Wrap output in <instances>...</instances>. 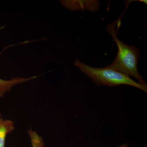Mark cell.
I'll use <instances>...</instances> for the list:
<instances>
[{
    "label": "cell",
    "mask_w": 147,
    "mask_h": 147,
    "mask_svg": "<svg viewBox=\"0 0 147 147\" xmlns=\"http://www.w3.org/2000/svg\"><path fill=\"white\" fill-rule=\"evenodd\" d=\"M4 28V26L1 27L0 30ZM37 76H33L28 78L16 77L7 80L0 79V98L3 97L6 94L10 91L14 86L29 82L36 79Z\"/></svg>",
    "instance_id": "4"
},
{
    "label": "cell",
    "mask_w": 147,
    "mask_h": 147,
    "mask_svg": "<svg viewBox=\"0 0 147 147\" xmlns=\"http://www.w3.org/2000/svg\"><path fill=\"white\" fill-rule=\"evenodd\" d=\"M30 140L32 147H44L45 144L43 139L36 131H34L31 128L28 131Z\"/></svg>",
    "instance_id": "6"
},
{
    "label": "cell",
    "mask_w": 147,
    "mask_h": 147,
    "mask_svg": "<svg viewBox=\"0 0 147 147\" xmlns=\"http://www.w3.org/2000/svg\"><path fill=\"white\" fill-rule=\"evenodd\" d=\"M80 71L91 79L97 86L102 85L109 87L121 85L132 86L147 93V85H141L135 82L129 76L107 67H92L76 59L74 63Z\"/></svg>",
    "instance_id": "2"
},
{
    "label": "cell",
    "mask_w": 147,
    "mask_h": 147,
    "mask_svg": "<svg viewBox=\"0 0 147 147\" xmlns=\"http://www.w3.org/2000/svg\"><path fill=\"white\" fill-rule=\"evenodd\" d=\"M117 147H128V146H127L126 144H123L120 145L119 146Z\"/></svg>",
    "instance_id": "7"
},
{
    "label": "cell",
    "mask_w": 147,
    "mask_h": 147,
    "mask_svg": "<svg viewBox=\"0 0 147 147\" xmlns=\"http://www.w3.org/2000/svg\"><path fill=\"white\" fill-rule=\"evenodd\" d=\"M1 116H2L1 113H0V117H1Z\"/></svg>",
    "instance_id": "8"
},
{
    "label": "cell",
    "mask_w": 147,
    "mask_h": 147,
    "mask_svg": "<svg viewBox=\"0 0 147 147\" xmlns=\"http://www.w3.org/2000/svg\"><path fill=\"white\" fill-rule=\"evenodd\" d=\"M119 18L113 23L108 24L106 30L112 37L118 48L115 59L113 63L105 67L118 71L128 76L135 78L141 85H146L143 77L139 74L137 69L140 51L138 47L133 45L125 44L117 37L115 32L116 24Z\"/></svg>",
    "instance_id": "1"
},
{
    "label": "cell",
    "mask_w": 147,
    "mask_h": 147,
    "mask_svg": "<svg viewBox=\"0 0 147 147\" xmlns=\"http://www.w3.org/2000/svg\"><path fill=\"white\" fill-rule=\"evenodd\" d=\"M15 129V123L13 121L0 117V147H5L6 137Z\"/></svg>",
    "instance_id": "5"
},
{
    "label": "cell",
    "mask_w": 147,
    "mask_h": 147,
    "mask_svg": "<svg viewBox=\"0 0 147 147\" xmlns=\"http://www.w3.org/2000/svg\"><path fill=\"white\" fill-rule=\"evenodd\" d=\"M62 5L71 11L89 10L95 12L100 7L98 0H74L60 1Z\"/></svg>",
    "instance_id": "3"
}]
</instances>
